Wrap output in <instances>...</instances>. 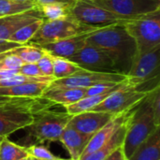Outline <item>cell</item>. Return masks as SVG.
<instances>
[{
	"instance_id": "277c9868",
	"label": "cell",
	"mask_w": 160,
	"mask_h": 160,
	"mask_svg": "<svg viewBox=\"0 0 160 160\" xmlns=\"http://www.w3.org/2000/svg\"><path fill=\"white\" fill-rule=\"evenodd\" d=\"M159 127L155 121L148 94L138 105L135 114L128 128L122 146L127 158L128 159L135 150Z\"/></svg>"
},
{
	"instance_id": "e0dca14e",
	"label": "cell",
	"mask_w": 160,
	"mask_h": 160,
	"mask_svg": "<svg viewBox=\"0 0 160 160\" xmlns=\"http://www.w3.org/2000/svg\"><path fill=\"white\" fill-rule=\"evenodd\" d=\"M91 137V135L83 134L68 124L63 129L59 141L68 151L71 159L79 160L82 156Z\"/></svg>"
},
{
	"instance_id": "9a60e30c",
	"label": "cell",
	"mask_w": 160,
	"mask_h": 160,
	"mask_svg": "<svg viewBox=\"0 0 160 160\" xmlns=\"http://www.w3.org/2000/svg\"><path fill=\"white\" fill-rule=\"evenodd\" d=\"M44 19L38 7H35L29 10L8 15L0 18V42L8 40V38L21 27Z\"/></svg>"
},
{
	"instance_id": "6da1fadb",
	"label": "cell",
	"mask_w": 160,
	"mask_h": 160,
	"mask_svg": "<svg viewBox=\"0 0 160 160\" xmlns=\"http://www.w3.org/2000/svg\"><path fill=\"white\" fill-rule=\"evenodd\" d=\"M85 42L105 52L117 73L128 75L137 53V45L123 23L98 29L86 38Z\"/></svg>"
},
{
	"instance_id": "1f68e13d",
	"label": "cell",
	"mask_w": 160,
	"mask_h": 160,
	"mask_svg": "<svg viewBox=\"0 0 160 160\" xmlns=\"http://www.w3.org/2000/svg\"><path fill=\"white\" fill-rule=\"evenodd\" d=\"M38 68L40 69L43 76H51L53 77V64H52V55L44 51L43 55L37 62Z\"/></svg>"
},
{
	"instance_id": "603a6c76",
	"label": "cell",
	"mask_w": 160,
	"mask_h": 160,
	"mask_svg": "<svg viewBox=\"0 0 160 160\" xmlns=\"http://www.w3.org/2000/svg\"><path fill=\"white\" fill-rule=\"evenodd\" d=\"M28 154L25 147L19 145L3 137L0 144V160H19L27 158Z\"/></svg>"
},
{
	"instance_id": "f1b7e54d",
	"label": "cell",
	"mask_w": 160,
	"mask_h": 160,
	"mask_svg": "<svg viewBox=\"0 0 160 160\" xmlns=\"http://www.w3.org/2000/svg\"><path fill=\"white\" fill-rule=\"evenodd\" d=\"M127 81V80H126ZM126 81L122 82H100L97 83L95 85H92L88 88H86V94L85 97L89 96H97V95H103V94H111L120 87H122Z\"/></svg>"
},
{
	"instance_id": "4dcf8cb0",
	"label": "cell",
	"mask_w": 160,
	"mask_h": 160,
	"mask_svg": "<svg viewBox=\"0 0 160 160\" xmlns=\"http://www.w3.org/2000/svg\"><path fill=\"white\" fill-rule=\"evenodd\" d=\"M25 149L29 157H32L38 160H51L57 158L53 156L52 153L47 147L40 144H34L25 147Z\"/></svg>"
},
{
	"instance_id": "d6a6232c",
	"label": "cell",
	"mask_w": 160,
	"mask_h": 160,
	"mask_svg": "<svg viewBox=\"0 0 160 160\" xmlns=\"http://www.w3.org/2000/svg\"><path fill=\"white\" fill-rule=\"evenodd\" d=\"M19 73L28 77H42L43 74L41 73L40 69L38 68L37 63L34 64H23L19 68Z\"/></svg>"
},
{
	"instance_id": "30bf717a",
	"label": "cell",
	"mask_w": 160,
	"mask_h": 160,
	"mask_svg": "<svg viewBox=\"0 0 160 160\" xmlns=\"http://www.w3.org/2000/svg\"><path fill=\"white\" fill-rule=\"evenodd\" d=\"M121 19H134L160 9V0H92Z\"/></svg>"
},
{
	"instance_id": "7c38bea8",
	"label": "cell",
	"mask_w": 160,
	"mask_h": 160,
	"mask_svg": "<svg viewBox=\"0 0 160 160\" xmlns=\"http://www.w3.org/2000/svg\"><path fill=\"white\" fill-rule=\"evenodd\" d=\"M68 59L85 70L95 72H116L110 57L101 50L89 44H85Z\"/></svg>"
},
{
	"instance_id": "74e56055",
	"label": "cell",
	"mask_w": 160,
	"mask_h": 160,
	"mask_svg": "<svg viewBox=\"0 0 160 160\" xmlns=\"http://www.w3.org/2000/svg\"><path fill=\"white\" fill-rule=\"evenodd\" d=\"M51 160H72L71 158L70 159H63V158H54V159H51Z\"/></svg>"
},
{
	"instance_id": "8d00e7d4",
	"label": "cell",
	"mask_w": 160,
	"mask_h": 160,
	"mask_svg": "<svg viewBox=\"0 0 160 160\" xmlns=\"http://www.w3.org/2000/svg\"><path fill=\"white\" fill-rule=\"evenodd\" d=\"M17 2H28V3H34V0H13ZM35 4V3H34Z\"/></svg>"
},
{
	"instance_id": "5b68a950",
	"label": "cell",
	"mask_w": 160,
	"mask_h": 160,
	"mask_svg": "<svg viewBox=\"0 0 160 160\" xmlns=\"http://www.w3.org/2000/svg\"><path fill=\"white\" fill-rule=\"evenodd\" d=\"M123 24L136 42L137 53L146 52L160 45V9L128 19Z\"/></svg>"
},
{
	"instance_id": "2e32d148",
	"label": "cell",
	"mask_w": 160,
	"mask_h": 160,
	"mask_svg": "<svg viewBox=\"0 0 160 160\" xmlns=\"http://www.w3.org/2000/svg\"><path fill=\"white\" fill-rule=\"evenodd\" d=\"M94 32V31H92ZM84 33L81 35H77L68 38H65L56 42L48 43L42 46H39L42 50L46 51L52 56L57 57H63V58H68L75 54L80 49H82L85 44L86 38L92 33Z\"/></svg>"
},
{
	"instance_id": "44dd1931",
	"label": "cell",
	"mask_w": 160,
	"mask_h": 160,
	"mask_svg": "<svg viewBox=\"0 0 160 160\" xmlns=\"http://www.w3.org/2000/svg\"><path fill=\"white\" fill-rule=\"evenodd\" d=\"M128 160H160V127L135 150Z\"/></svg>"
},
{
	"instance_id": "836d02e7",
	"label": "cell",
	"mask_w": 160,
	"mask_h": 160,
	"mask_svg": "<svg viewBox=\"0 0 160 160\" xmlns=\"http://www.w3.org/2000/svg\"><path fill=\"white\" fill-rule=\"evenodd\" d=\"M19 46H22V45L15 43V42L8 41V40H5L3 42H0V55L9 52V51H12L13 49H15Z\"/></svg>"
},
{
	"instance_id": "4fadbf2b",
	"label": "cell",
	"mask_w": 160,
	"mask_h": 160,
	"mask_svg": "<svg viewBox=\"0 0 160 160\" xmlns=\"http://www.w3.org/2000/svg\"><path fill=\"white\" fill-rule=\"evenodd\" d=\"M137 107H138V105L129 111H127L125 112L117 114L113 119H112L108 124H106L102 128H100L98 132H96L91 137L82 156L91 154V153L98 150L100 147H102L113 136V134L117 131V129L120 127H122L125 123L130 121L133 118L135 112L137 110Z\"/></svg>"
},
{
	"instance_id": "ba28073f",
	"label": "cell",
	"mask_w": 160,
	"mask_h": 160,
	"mask_svg": "<svg viewBox=\"0 0 160 160\" xmlns=\"http://www.w3.org/2000/svg\"><path fill=\"white\" fill-rule=\"evenodd\" d=\"M150 92L140 90L138 87L130 84L127 80L122 87L110 94L92 111L119 114L139 105Z\"/></svg>"
},
{
	"instance_id": "cb8c5ba5",
	"label": "cell",
	"mask_w": 160,
	"mask_h": 160,
	"mask_svg": "<svg viewBox=\"0 0 160 160\" xmlns=\"http://www.w3.org/2000/svg\"><path fill=\"white\" fill-rule=\"evenodd\" d=\"M52 64H53L52 76L54 80L72 76L82 69L79 66H77L68 58H63V57L52 56Z\"/></svg>"
},
{
	"instance_id": "4316f807",
	"label": "cell",
	"mask_w": 160,
	"mask_h": 160,
	"mask_svg": "<svg viewBox=\"0 0 160 160\" xmlns=\"http://www.w3.org/2000/svg\"><path fill=\"white\" fill-rule=\"evenodd\" d=\"M9 52L20 57L23 64H34L37 63L43 55L44 50L37 46L24 44L9 51Z\"/></svg>"
},
{
	"instance_id": "8fae6325",
	"label": "cell",
	"mask_w": 160,
	"mask_h": 160,
	"mask_svg": "<svg viewBox=\"0 0 160 160\" xmlns=\"http://www.w3.org/2000/svg\"><path fill=\"white\" fill-rule=\"evenodd\" d=\"M127 80V76L117 72H95L81 69L72 76L57 79L51 82V86L88 88L100 82H122Z\"/></svg>"
},
{
	"instance_id": "ab89813d",
	"label": "cell",
	"mask_w": 160,
	"mask_h": 160,
	"mask_svg": "<svg viewBox=\"0 0 160 160\" xmlns=\"http://www.w3.org/2000/svg\"><path fill=\"white\" fill-rule=\"evenodd\" d=\"M29 160H38V159H36V158H34L30 157V159H29Z\"/></svg>"
},
{
	"instance_id": "484cf974",
	"label": "cell",
	"mask_w": 160,
	"mask_h": 160,
	"mask_svg": "<svg viewBox=\"0 0 160 160\" xmlns=\"http://www.w3.org/2000/svg\"><path fill=\"white\" fill-rule=\"evenodd\" d=\"M70 5L64 3H51L39 6L42 16L47 21H56L65 19L68 16V8Z\"/></svg>"
},
{
	"instance_id": "83f0119b",
	"label": "cell",
	"mask_w": 160,
	"mask_h": 160,
	"mask_svg": "<svg viewBox=\"0 0 160 160\" xmlns=\"http://www.w3.org/2000/svg\"><path fill=\"white\" fill-rule=\"evenodd\" d=\"M34 3L28 2H17L13 0H0V18L21 13L35 8Z\"/></svg>"
},
{
	"instance_id": "ffe728a7",
	"label": "cell",
	"mask_w": 160,
	"mask_h": 160,
	"mask_svg": "<svg viewBox=\"0 0 160 160\" xmlns=\"http://www.w3.org/2000/svg\"><path fill=\"white\" fill-rule=\"evenodd\" d=\"M51 82H26L9 87H0V96L17 98H40Z\"/></svg>"
},
{
	"instance_id": "f35d334b",
	"label": "cell",
	"mask_w": 160,
	"mask_h": 160,
	"mask_svg": "<svg viewBox=\"0 0 160 160\" xmlns=\"http://www.w3.org/2000/svg\"><path fill=\"white\" fill-rule=\"evenodd\" d=\"M30 159V157L28 156L27 158H22V159H19V160H29Z\"/></svg>"
},
{
	"instance_id": "f546056e",
	"label": "cell",
	"mask_w": 160,
	"mask_h": 160,
	"mask_svg": "<svg viewBox=\"0 0 160 160\" xmlns=\"http://www.w3.org/2000/svg\"><path fill=\"white\" fill-rule=\"evenodd\" d=\"M22 65L21 58L9 52L0 55V70H19Z\"/></svg>"
},
{
	"instance_id": "e575fe53",
	"label": "cell",
	"mask_w": 160,
	"mask_h": 160,
	"mask_svg": "<svg viewBox=\"0 0 160 160\" xmlns=\"http://www.w3.org/2000/svg\"><path fill=\"white\" fill-rule=\"evenodd\" d=\"M105 160H128L125 156V153L123 151L122 146L116 149L110 157H108Z\"/></svg>"
},
{
	"instance_id": "d6986e66",
	"label": "cell",
	"mask_w": 160,
	"mask_h": 160,
	"mask_svg": "<svg viewBox=\"0 0 160 160\" xmlns=\"http://www.w3.org/2000/svg\"><path fill=\"white\" fill-rule=\"evenodd\" d=\"M131 120L125 123L122 127H120L117 129V131L113 134V136L102 147H100L98 150L91 154L82 156L79 160H105L108 157H110L116 149L123 146L127 130Z\"/></svg>"
},
{
	"instance_id": "9c48e42d",
	"label": "cell",
	"mask_w": 160,
	"mask_h": 160,
	"mask_svg": "<svg viewBox=\"0 0 160 160\" xmlns=\"http://www.w3.org/2000/svg\"><path fill=\"white\" fill-rule=\"evenodd\" d=\"M160 45L142 53H136L131 68L127 75L128 82L139 87L140 85L158 78L159 76Z\"/></svg>"
},
{
	"instance_id": "52a82bcc",
	"label": "cell",
	"mask_w": 160,
	"mask_h": 160,
	"mask_svg": "<svg viewBox=\"0 0 160 160\" xmlns=\"http://www.w3.org/2000/svg\"><path fill=\"white\" fill-rule=\"evenodd\" d=\"M68 16L78 22L95 29L124 23L127 21L96 5L92 0H75L68 8Z\"/></svg>"
},
{
	"instance_id": "7a4b0ae2",
	"label": "cell",
	"mask_w": 160,
	"mask_h": 160,
	"mask_svg": "<svg viewBox=\"0 0 160 160\" xmlns=\"http://www.w3.org/2000/svg\"><path fill=\"white\" fill-rule=\"evenodd\" d=\"M56 105L40 98L7 97L0 100V137L25 128L34 120V115L45 109Z\"/></svg>"
},
{
	"instance_id": "d590c367",
	"label": "cell",
	"mask_w": 160,
	"mask_h": 160,
	"mask_svg": "<svg viewBox=\"0 0 160 160\" xmlns=\"http://www.w3.org/2000/svg\"><path fill=\"white\" fill-rule=\"evenodd\" d=\"M74 2L75 0H34V3L37 7L46 5V4H51V3H64V4L71 5Z\"/></svg>"
},
{
	"instance_id": "3957f363",
	"label": "cell",
	"mask_w": 160,
	"mask_h": 160,
	"mask_svg": "<svg viewBox=\"0 0 160 160\" xmlns=\"http://www.w3.org/2000/svg\"><path fill=\"white\" fill-rule=\"evenodd\" d=\"M52 107L40 111L34 115L32 124L26 127L28 134L25 137L23 147L40 144L45 142L59 141L63 129L68 124L72 115L67 112L53 111L52 110Z\"/></svg>"
},
{
	"instance_id": "5bb4252c",
	"label": "cell",
	"mask_w": 160,
	"mask_h": 160,
	"mask_svg": "<svg viewBox=\"0 0 160 160\" xmlns=\"http://www.w3.org/2000/svg\"><path fill=\"white\" fill-rule=\"evenodd\" d=\"M116 115L111 112L89 111L72 115L68 125L83 134L93 136Z\"/></svg>"
},
{
	"instance_id": "8992f818",
	"label": "cell",
	"mask_w": 160,
	"mask_h": 160,
	"mask_svg": "<svg viewBox=\"0 0 160 160\" xmlns=\"http://www.w3.org/2000/svg\"><path fill=\"white\" fill-rule=\"evenodd\" d=\"M96 30L98 29L83 25L70 16L56 21L44 20L39 29L26 44L39 47Z\"/></svg>"
},
{
	"instance_id": "7402d4cb",
	"label": "cell",
	"mask_w": 160,
	"mask_h": 160,
	"mask_svg": "<svg viewBox=\"0 0 160 160\" xmlns=\"http://www.w3.org/2000/svg\"><path fill=\"white\" fill-rule=\"evenodd\" d=\"M112 94V93H111ZM110 94L97 95V96H89L81 98L80 100L65 106L66 112L70 115H76L84 112L92 111L96 106L101 103Z\"/></svg>"
},
{
	"instance_id": "60d3db41",
	"label": "cell",
	"mask_w": 160,
	"mask_h": 160,
	"mask_svg": "<svg viewBox=\"0 0 160 160\" xmlns=\"http://www.w3.org/2000/svg\"><path fill=\"white\" fill-rule=\"evenodd\" d=\"M2 138H3V137H0V144H1V141H2Z\"/></svg>"
},
{
	"instance_id": "ac0fdd59",
	"label": "cell",
	"mask_w": 160,
	"mask_h": 160,
	"mask_svg": "<svg viewBox=\"0 0 160 160\" xmlns=\"http://www.w3.org/2000/svg\"><path fill=\"white\" fill-rule=\"evenodd\" d=\"M85 94H86V88L59 87V86H51L49 84L48 88L43 93L42 98L49 99L50 101L55 104L65 107L84 98Z\"/></svg>"
},
{
	"instance_id": "d4e9b609",
	"label": "cell",
	"mask_w": 160,
	"mask_h": 160,
	"mask_svg": "<svg viewBox=\"0 0 160 160\" xmlns=\"http://www.w3.org/2000/svg\"><path fill=\"white\" fill-rule=\"evenodd\" d=\"M44 20L45 19H39V20H38L36 22H33L31 23H28V24L21 27L20 29L15 31L8 38V40L11 41V42L18 43L20 45L26 44L34 37V35L37 33V31L39 29V27L41 26Z\"/></svg>"
}]
</instances>
